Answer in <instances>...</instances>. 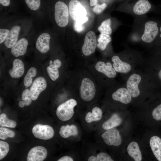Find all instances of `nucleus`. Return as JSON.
<instances>
[{"mask_svg":"<svg viewBox=\"0 0 161 161\" xmlns=\"http://www.w3.org/2000/svg\"><path fill=\"white\" fill-rule=\"evenodd\" d=\"M64 83L78 98L84 110L99 100L102 91L86 68L72 66Z\"/></svg>","mask_w":161,"mask_h":161,"instance_id":"nucleus-1","label":"nucleus"},{"mask_svg":"<svg viewBox=\"0 0 161 161\" xmlns=\"http://www.w3.org/2000/svg\"><path fill=\"white\" fill-rule=\"evenodd\" d=\"M55 92L59 102L56 110L58 119L63 122L78 119L84 109L72 92L66 86L62 85L56 88Z\"/></svg>","mask_w":161,"mask_h":161,"instance_id":"nucleus-2","label":"nucleus"},{"mask_svg":"<svg viewBox=\"0 0 161 161\" xmlns=\"http://www.w3.org/2000/svg\"><path fill=\"white\" fill-rule=\"evenodd\" d=\"M86 68L92 75L100 90L113 86L117 72L111 62L103 60H94Z\"/></svg>","mask_w":161,"mask_h":161,"instance_id":"nucleus-3","label":"nucleus"},{"mask_svg":"<svg viewBox=\"0 0 161 161\" xmlns=\"http://www.w3.org/2000/svg\"><path fill=\"white\" fill-rule=\"evenodd\" d=\"M33 20L16 14L10 27L8 35L1 49L6 51L10 49L21 38L28 33L34 28Z\"/></svg>","mask_w":161,"mask_h":161,"instance_id":"nucleus-4","label":"nucleus"},{"mask_svg":"<svg viewBox=\"0 0 161 161\" xmlns=\"http://www.w3.org/2000/svg\"><path fill=\"white\" fill-rule=\"evenodd\" d=\"M46 70L49 80L56 86L64 83L71 69L72 63L62 56L55 54L49 57Z\"/></svg>","mask_w":161,"mask_h":161,"instance_id":"nucleus-5","label":"nucleus"},{"mask_svg":"<svg viewBox=\"0 0 161 161\" xmlns=\"http://www.w3.org/2000/svg\"><path fill=\"white\" fill-rule=\"evenodd\" d=\"M99 101L83 110L79 116L81 126L87 132H95L104 120V106H101Z\"/></svg>","mask_w":161,"mask_h":161,"instance_id":"nucleus-6","label":"nucleus"},{"mask_svg":"<svg viewBox=\"0 0 161 161\" xmlns=\"http://www.w3.org/2000/svg\"><path fill=\"white\" fill-rule=\"evenodd\" d=\"M52 35L47 28L37 33L33 43L35 54L38 58H44L53 55Z\"/></svg>","mask_w":161,"mask_h":161,"instance_id":"nucleus-7","label":"nucleus"},{"mask_svg":"<svg viewBox=\"0 0 161 161\" xmlns=\"http://www.w3.org/2000/svg\"><path fill=\"white\" fill-rule=\"evenodd\" d=\"M101 145L96 142L84 141L80 151L82 160L87 161H114V160L107 153L101 150Z\"/></svg>","mask_w":161,"mask_h":161,"instance_id":"nucleus-8","label":"nucleus"},{"mask_svg":"<svg viewBox=\"0 0 161 161\" xmlns=\"http://www.w3.org/2000/svg\"><path fill=\"white\" fill-rule=\"evenodd\" d=\"M22 5L36 19L47 18L51 0H21Z\"/></svg>","mask_w":161,"mask_h":161,"instance_id":"nucleus-9","label":"nucleus"},{"mask_svg":"<svg viewBox=\"0 0 161 161\" xmlns=\"http://www.w3.org/2000/svg\"><path fill=\"white\" fill-rule=\"evenodd\" d=\"M82 127L75 120L70 121L69 123L61 126L59 134L62 138L69 139L75 147L76 144L80 141L82 138Z\"/></svg>","mask_w":161,"mask_h":161,"instance_id":"nucleus-10","label":"nucleus"},{"mask_svg":"<svg viewBox=\"0 0 161 161\" xmlns=\"http://www.w3.org/2000/svg\"><path fill=\"white\" fill-rule=\"evenodd\" d=\"M95 133V141L100 144L117 147L121 144L122 137L116 128Z\"/></svg>","mask_w":161,"mask_h":161,"instance_id":"nucleus-11","label":"nucleus"},{"mask_svg":"<svg viewBox=\"0 0 161 161\" xmlns=\"http://www.w3.org/2000/svg\"><path fill=\"white\" fill-rule=\"evenodd\" d=\"M37 32L34 27L27 35L19 39L9 51L15 58H18L26 54L30 46L33 45Z\"/></svg>","mask_w":161,"mask_h":161,"instance_id":"nucleus-12","label":"nucleus"},{"mask_svg":"<svg viewBox=\"0 0 161 161\" xmlns=\"http://www.w3.org/2000/svg\"><path fill=\"white\" fill-rule=\"evenodd\" d=\"M132 97L127 88L120 87L114 89L112 87L109 89L106 92L104 104H107L113 101L127 104L130 103Z\"/></svg>","mask_w":161,"mask_h":161,"instance_id":"nucleus-13","label":"nucleus"},{"mask_svg":"<svg viewBox=\"0 0 161 161\" xmlns=\"http://www.w3.org/2000/svg\"><path fill=\"white\" fill-rule=\"evenodd\" d=\"M54 20L59 27H64L68 24L69 20V8L66 4L61 1H58L53 7Z\"/></svg>","mask_w":161,"mask_h":161,"instance_id":"nucleus-14","label":"nucleus"},{"mask_svg":"<svg viewBox=\"0 0 161 161\" xmlns=\"http://www.w3.org/2000/svg\"><path fill=\"white\" fill-rule=\"evenodd\" d=\"M97 44L96 38L94 32L92 31L88 32L85 36L84 42L81 49L82 54L85 57L86 67V63L85 58H87L88 65L89 61L87 58L95 52L97 47Z\"/></svg>","mask_w":161,"mask_h":161,"instance_id":"nucleus-15","label":"nucleus"},{"mask_svg":"<svg viewBox=\"0 0 161 161\" xmlns=\"http://www.w3.org/2000/svg\"><path fill=\"white\" fill-rule=\"evenodd\" d=\"M159 31V27L157 22L153 21H148L145 24L141 39L146 43H152L156 39Z\"/></svg>","mask_w":161,"mask_h":161,"instance_id":"nucleus-16","label":"nucleus"},{"mask_svg":"<svg viewBox=\"0 0 161 161\" xmlns=\"http://www.w3.org/2000/svg\"><path fill=\"white\" fill-rule=\"evenodd\" d=\"M21 5V0H0V16L18 13Z\"/></svg>","mask_w":161,"mask_h":161,"instance_id":"nucleus-17","label":"nucleus"},{"mask_svg":"<svg viewBox=\"0 0 161 161\" xmlns=\"http://www.w3.org/2000/svg\"><path fill=\"white\" fill-rule=\"evenodd\" d=\"M32 132L35 137L43 140L50 139L55 135L54 129L48 125H36L33 127Z\"/></svg>","mask_w":161,"mask_h":161,"instance_id":"nucleus-18","label":"nucleus"},{"mask_svg":"<svg viewBox=\"0 0 161 161\" xmlns=\"http://www.w3.org/2000/svg\"><path fill=\"white\" fill-rule=\"evenodd\" d=\"M47 86V81L44 77L39 76L35 78L29 89L32 100H37L41 93L46 89Z\"/></svg>","mask_w":161,"mask_h":161,"instance_id":"nucleus-19","label":"nucleus"},{"mask_svg":"<svg viewBox=\"0 0 161 161\" xmlns=\"http://www.w3.org/2000/svg\"><path fill=\"white\" fill-rule=\"evenodd\" d=\"M69 10L70 16L75 21L80 20L86 15V9L77 0H71L70 1Z\"/></svg>","mask_w":161,"mask_h":161,"instance_id":"nucleus-20","label":"nucleus"},{"mask_svg":"<svg viewBox=\"0 0 161 161\" xmlns=\"http://www.w3.org/2000/svg\"><path fill=\"white\" fill-rule=\"evenodd\" d=\"M17 14L0 16V45L4 43L6 38L11 25Z\"/></svg>","mask_w":161,"mask_h":161,"instance_id":"nucleus-21","label":"nucleus"},{"mask_svg":"<svg viewBox=\"0 0 161 161\" xmlns=\"http://www.w3.org/2000/svg\"><path fill=\"white\" fill-rule=\"evenodd\" d=\"M122 122V119L119 114L117 113H113L103 120L95 133L116 128L120 126Z\"/></svg>","mask_w":161,"mask_h":161,"instance_id":"nucleus-22","label":"nucleus"},{"mask_svg":"<svg viewBox=\"0 0 161 161\" xmlns=\"http://www.w3.org/2000/svg\"><path fill=\"white\" fill-rule=\"evenodd\" d=\"M141 80L140 76L135 73L131 75L128 79L126 84V88L132 97H136L140 95V91L138 86Z\"/></svg>","mask_w":161,"mask_h":161,"instance_id":"nucleus-23","label":"nucleus"},{"mask_svg":"<svg viewBox=\"0 0 161 161\" xmlns=\"http://www.w3.org/2000/svg\"><path fill=\"white\" fill-rule=\"evenodd\" d=\"M47 152L44 147L38 146L32 148L29 151L27 157V161H42L46 158Z\"/></svg>","mask_w":161,"mask_h":161,"instance_id":"nucleus-24","label":"nucleus"},{"mask_svg":"<svg viewBox=\"0 0 161 161\" xmlns=\"http://www.w3.org/2000/svg\"><path fill=\"white\" fill-rule=\"evenodd\" d=\"M25 72V66L23 61L18 58H15L12 62V68L8 71L9 76L12 78L21 77Z\"/></svg>","mask_w":161,"mask_h":161,"instance_id":"nucleus-25","label":"nucleus"},{"mask_svg":"<svg viewBox=\"0 0 161 161\" xmlns=\"http://www.w3.org/2000/svg\"><path fill=\"white\" fill-rule=\"evenodd\" d=\"M114 69L117 72L126 73L131 69V66L128 63L122 61L117 55H114L111 58Z\"/></svg>","mask_w":161,"mask_h":161,"instance_id":"nucleus-26","label":"nucleus"},{"mask_svg":"<svg viewBox=\"0 0 161 161\" xmlns=\"http://www.w3.org/2000/svg\"><path fill=\"white\" fill-rule=\"evenodd\" d=\"M152 7V5L148 0H137L133 6V11L136 14L143 15L147 13Z\"/></svg>","mask_w":161,"mask_h":161,"instance_id":"nucleus-27","label":"nucleus"},{"mask_svg":"<svg viewBox=\"0 0 161 161\" xmlns=\"http://www.w3.org/2000/svg\"><path fill=\"white\" fill-rule=\"evenodd\" d=\"M129 155L135 161H141L142 160V154L138 143L135 141L130 143L127 147Z\"/></svg>","mask_w":161,"mask_h":161,"instance_id":"nucleus-28","label":"nucleus"},{"mask_svg":"<svg viewBox=\"0 0 161 161\" xmlns=\"http://www.w3.org/2000/svg\"><path fill=\"white\" fill-rule=\"evenodd\" d=\"M149 144L155 157L161 161V139L157 136H153L150 140Z\"/></svg>","mask_w":161,"mask_h":161,"instance_id":"nucleus-29","label":"nucleus"},{"mask_svg":"<svg viewBox=\"0 0 161 161\" xmlns=\"http://www.w3.org/2000/svg\"><path fill=\"white\" fill-rule=\"evenodd\" d=\"M37 73V69L35 67H31L28 69L23 80V84L25 87H29L30 86Z\"/></svg>","mask_w":161,"mask_h":161,"instance_id":"nucleus-30","label":"nucleus"},{"mask_svg":"<svg viewBox=\"0 0 161 161\" xmlns=\"http://www.w3.org/2000/svg\"><path fill=\"white\" fill-rule=\"evenodd\" d=\"M111 40L109 35L101 33L97 39V47L101 51H104Z\"/></svg>","mask_w":161,"mask_h":161,"instance_id":"nucleus-31","label":"nucleus"},{"mask_svg":"<svg viewBox=\"0 0 161 161\" xmlns=\"http://www.w3.org/2000/svg\"><path fill=\"white\" fill-rule=\"evenodd\" d=\"M111 21L109 18L103 21L98 28V30L101 33L110 35L112 33L111 27Z\"/></svg>","mask_w":161,"mask_h":161,"instance_id":"nucleus-32","label":"nucleus"},{"mask_svg":"<svg viewBox=\"0 0 161 161\" xmlns=\"http://www.w3.org/2000/svg\"><path fill=\"white\" fill-rule=\"evenodd\" d=\"M17 125L16 122L13 120L9 119L6 115L2 113L0 115V126L1 127H7L14 128Z\"/></svg>","mask_w":161,"mask_h":161,"instance_id":"nucleus-33","label":"nucleus"},{"mask_svg":"<svg viewBox=\"0 0 161 161\" xmlns=\"http://www.w3.org/2000/svg\"><path fill=\"white\" fill-rule=\"evenodd\" d=\"M21 99L25 106L31 104L32 100L29 89H26L23 91L21 94Z\"/></svg>","mask_w":161,"mask_h":161,"instance_id":"nucleus-34","label":"nucleus"},{"mask_svg":"<svg viewBox=\"0 0 161 161\" xmlns=\"http://www.w3.org/2000/svg\"><path fill=\"white\" fill-rule=\"evenodd\" d=\"M15 135L13 131L3 127L0 128V139L5 140L7 138H13Z\"/></svg>","mask_w":161,"mask_h":161,"instance_id":"nucleus-35","label":"nucleus"},{"mask_svg":"<svg viewBox=\"0 0 161 161\" xmlns=\"http://www.w3.org/2000/svg\"><path fill=\"white\" fill-rule=\"evenodd\" d=\"M9 149L8 144L4 141H0V160H1L7 155Z\"/></svg>","mask_w":161,"mask_h":161,"instance_id":"nucleus-36","label":"nucleus"},{"mask_svg":"<svg viewBox=\"0 0 161 161\" xmlns=\"http://www.w3.org/2000/svg\"><path fill=\"white\" fill-rule=\"evenodd\" d=\"M152 114L155 120L157 121L161 120V103L154 109Z\"/></svg>","mask_w":161,"mask_h":161,"instance_id":"nucleus-37","label":"nucleus"},{"mask_svg":"<svg viewBox=\"0 0 161 161\" xmlns=\"http://www.w3.org/2000/svg\"><path fill=\"white\" fill-rule=\"evenodd\" d=\"M107 4L103 3L101 4H97L94 7L93 10V12L96 14L101 13L106 7Z\"/></svg>","mask_w":161,"mask_h":161,"instance_id":"nucleus-38","label":"nucleus"},{"mask_svg":"<svg viewBox=\"0 0 161 161\" xmlns=\"http://www.w3.org/2000/svg\"><path fill=\"white\" fill-rule=\"evenodd\" d=\"M73 27L74 30L78 32H82L84 29L83 24L77 21H74Z\"/></svg>","mask_w":161,"mask_h":161,"instance_id":"nucleus-39","label":"nucleus"},{"mask_svg":"<svg viewBox=\"0 0 161 161\" xmlns=\"http://www.w3.org/2000/svg\"><path fill=\"white\" fill-rule=\"evenodd\" d=\"M158 39V40L159 42V43H160V44L161 45V24L160 26L159 27V31L158 35L157 38Z\"/></svg>","mask_w":161,"mask_h":161,"instance_id":"nucleus-40","label":"nucleus"},{"mask_svg":"<svg viewBox=\"0 0 161 161\" xmlns=\"http://www.w3.org/2000/svg\"><path fill=\"white\" fill-rule=\"evenodd\" d=\"M97 3V0H90V4L92 6H95Z\"/></svg>","mask_w":161,"mask_h":161,"instance_id":"nucleus-41","label":"nucleus"},{"mask_svg":"<svg viewBox=\"0 0 161 161\" xmlns=\"http://www.w3.org/2000/svg\"><path fill=\"white\" fill-rule=\"evenodd\" d=\"M19 107L20 108H23L25 106L24 105L22 100H20L18 103Z\"/></svg>","mask_w":161,"mask_h":161,"instance_id":"nucleus-42","label":"nucleus"}]
</instances>
